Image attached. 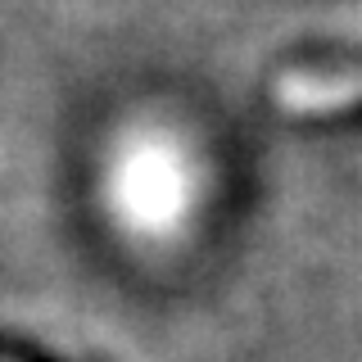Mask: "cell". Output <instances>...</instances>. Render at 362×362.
Here are the masks:
<instances>
[{"mask_svg": "<svg viewBox=\"0 0 362 362\" xmlns=\"http://www.w3.org/2000/svg\"><path fill=\"white\" fill-rule=\"evenodd\" d=\"M286 113H335L362 100V73H294L276 86Z\"/></svg>", "mask_w": 362, "mask_h": 362, "instance_id": "cell-2", "label": "cell"}, {"mask_svg": "<svg viewBox=\"0 0 362 362\" xmlns=\"http://www.w3.org/2000/svg\"><path fill=\"white\" fill-rule=\"evenodd\" d=\"M199 199L195 150L177 132L141 122L113 141L105 158V209L136 240H173Z\"/></svg>", "mask_w": 362, "mask_h": 362, "instance_id": "cell-1", "label": "cell"}]
</instances>
